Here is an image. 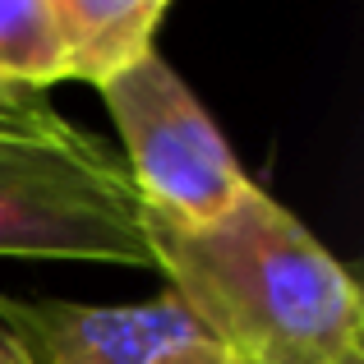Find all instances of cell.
Returning a JSON list of instances; mask_svg holds the SVG:
<instances>
[{
    "instance_id": "6da1fadb",
    "label": "cell",
    "mask_w": 364,
    "mask_h": 364,
    "mask_svg": "<svg viewBox=\"0 0 364 364\" xmlns=\"http://www.w3.org/2000/svg\"><path fill=\"white\" fill-rule=\"evenodd\" d=\"M152 272L217 350L240 364H360L364 295L295 213L249 189L213 226L143 217Z\"/></svg>"
},
{
    "instance_id": "7a4b0ae2",
    "label": "cell",
    "mask_w": 364,
    "mask_h": 364,
    "mask_svg": "<svg viewBox=\"0 0 364 364\" xmlns=\"http://www.w3.org/2000/svg\"><path fill=\"white\" fill-rule=\"evenodd\" d=\"M0 258L152 267L129 176L79 124H0Z\"/></svg>"
},
{
    "instance_id": "3957f363",
    "label": "cell",
    "mask_w": 364,
    "mask_h": 364,
    "mask_svg": "<svg viewBox=\"0 0 364 364\" xmlns=\"http://www.w3.org/2000/svg\"><path fill=\"white\" fill-rule=\"evenodd\" d=\"M97 92L120 129L129 157L124 176L143 217L176 231H198L226 217L254 189L226 134L157 51Z\"/></svg>"
},
{
    "instance_id": "277c9868",
    "label": "cell",
    "mask_w": 364,
    "mask_h": 364,
    "mask_svg": "<svg viewBox=\"0 0 364 364\" xmlns=\"http://www.w3.org/2000/svg\"><path fill=\"white\" fill-rule=\"evenodd\" d=\"M0 328L28 364H161L171 350L203 341L171 291L148 304L14 300L0 291Z\"/></svg>"
},
{
    "instance_id": "5b68a950",
    "label": "cell",
    "mask_w": 364,
    "mask_h": 364,
    "mask_svg": "<svg viewBox=\"0 0 364 364\" xmlns=\"http://www.w3.org/2000/svg\"><path fill=\"white\" fill-rule=\"evenodd\" d=\"M166 0H51L65 79L107 88L116 74L152 55Z\"/></svg>"
},
{
    "instance_id": "8992f818",
    "label": "cell",
    "mask_w": 364,
    "mask_h": 364,
    "mask_svg": "<svg viewBox=\"0 0 364 364\" xmlns=\"http://www.w3.org/2000/svg\"><path fill=\"white\" fill-rule=\"evenodd\" d=\"M65 79L51 0H0V83L42 92Z\"/></svg>"
},
{
    "instance_id": "52a82bcc",
    "label": "cell",
    "mask_w": 364,
    "mask_h": 364,
    "mask_svg": "<svg viewBox=\"0 0 364 364\" xmlns=\"http://www.w3.org/2000/svg\"><path fill=\"white\" fill-rule=\"evenodd\" d=\"M42 116H55L42 92H18V88L0 83V124H28V120H42Z\"/></svg>"
},
{
    "instance_id": "ba28073f",
    "label": "cell",
    "mask_w": 364,
    "mask_h": 364,
    "mask_svg": "<svg viewBox=\"0 0 364 364\" xmlns=\"http://www.w3.org/2000/svg\"><path fill=\"white\" fill-rule=\"evenodd\" d=\"M161 364H240V360H231L226 350H217L213 341H189V346H180V350H171Z\"/></svg>"
},
{
    "instance_id": "9c48e42d",
    "label": "cell",
    "mask_w": 364,
    "mask_h": 364,
    "mask_svg": "<svg viewBox=\"0 0 364 364\" xmlns=\"http://www.w3.org/2000/svg\"><path fill=\"white\" fill-rule=\"evenodd\" d=\"M0 364H28V360H23V350L14 346V337H9L5 328H0Z\"/></svg>"
},
{
    "instance_id": "30bf717a",
    "label": "cell",
    "mask_w": 364,
    "mask_h": 364,
    "mask_svg": "<svg viewBox=\"0 0 364 364\" xmlns=\"http://www.w3.org/2000/svg\"><path fill=\"white\" fill-rule=\"evenodd\" d=\"M360 364H364V360H360Z\"/></svg>"
}]
</instances>
